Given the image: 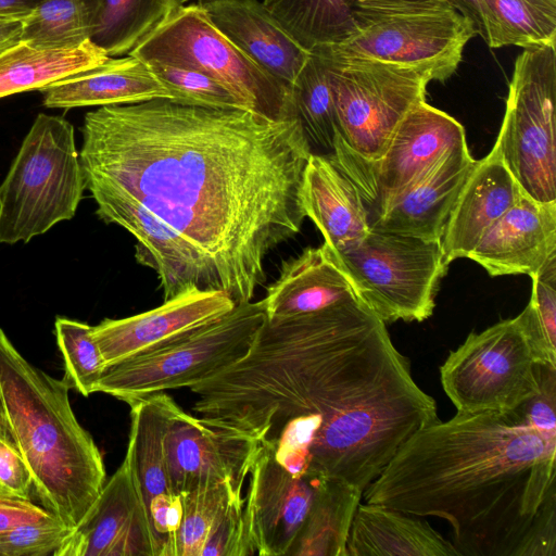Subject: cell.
Instances as JSON below:
<instances>
[{
    "mask_svg": "<svg viewBox=\"0 0 556 556\" xmlns=\"http://www.w3.org/2000/svg\"><path fill=\"white\" fill-rule=\"evenodd\" d=\"M85 180L118 189L182 235L236 304L265 281L269 252L301 231L312 148L298 118L170 99L85 115Z\"/></svg>",
    "mask_w": 556,
    "mask_h": 556,
    "instance_id": "6da1fadb",
    "label": "cell"
},
{
    "mask_svg": "<svg viewBox=\"0 0 556 556\" xmlns=\"http://www.w3.org/2000/svg\"><path fill=\"white\" fill-rule=\"evenodd\" d=\"M555 455L515 409L457 412L412 435L363 497L447 520L459 556H556Z\"/></svg>",
    "mask_w": 556,
    "mask_h": 556,
    "instance_id": "7a4b0ae2",
    "label": "cell"
},
{
    "mask_svg": "<svg viewBox=\"0 0 556 556\" xmlns=\"http://www.w3.org/2000/svg\"><path fill=\"white\" fill-rule=\"evenodd\" d=\"M68 384L29 363L0 328V407L41 506L75 528L99 496L103 457L71 406Z\"/></svg>",
    "mask_w": 556,
    "mask_h": 556,
    "instance_id": "3957f363",
    "label": "cell"
},
{
    "mask_svg": "<svg viewBox=\"0 0 556 556\" xmlns=\"http://www.w3.org/2000/svg\"><path fill=\"white\" fill-rule=\"evenodd\" d=\"M351 18L352 30L344 40L313 51L400 64L430 81L450 78L465 46L478 34L475 23L448 0H371L356 4Z\"/></svg>",
    "mask_w": 556,
    "mask_h": 556,
    "instance_id": "277c9868",
    "label": "cell"
},
{
    "mask_svg": "<svg viewBox=\"0 0 556 556\" xmlns=\"http://www.w3.org/2000/svg\"><path fill=\"white\" fill-rule=\"evenodd\" d=\"M85 189L73 125L38 114L0 185V242H28L73 218Z\"/></svg>",
    "mask_w": 556,
    "mask_h": 556,
    "instance_id": "5b68a950",
    "label": "cell"
},
{
    "mask_svg": "<svg viewBox=\"0 0 556 556\" xmlns=\"http://www.w3.org/2000/svg\"><path fill=\"white\" fill-rule=\"evenodd\" d=\"M265 317L262 300L236 304L224 316L160 349L106 367L98 392L128 403L191 388L242 357Z\"/></svg>",
    "mask_w": 556,
    "mask_h": 556,
    "instance_id": "8992f818",
    "label": "cell"
},
{
    "mask_svg": "<svg viewBox=\"0 0 556 556\" xmlns=\"http://www.w3.org/2000/svg\"><path fill=\"white\" fill-rule=\"evenodd\" d=\"M130 54L199 71L233 93L247 110L269 119L298 118L292 88L233 45L198 2L182 4Z\"/></svg>",
    "mask_w": 556,
    "mask_h": 556,
    "instance_id": "52a82bcc",
    "label": "cell"
},
{
    "mask_svg": "<svg viewBox=\"0 0 556 556\" xmlns=\"http://www.w3.org/2000/svg\"><path fill=\"white\" fill-rule=\"evenodd\" d=\"M333 254L358 299L382 321H422L431 316L448 265L440 240L370 227L357 245Z\"/></svg>",
    "mask_w": 556,
    "mask_h": 556,
    "instance_id": "ba28073f",
    "label": "cell"
},
{
    "mask_svg": "<svg viewBox=\"0 0 556 556\" xmlns=\"http://www.w3.org/2000/svg\"><path fill=\"white\" fill-rule=\"evenodd\" d=\"M555 100V46L523 49L493 148L520 191L542 203L556 202Z\"/></svg>",
    "mask_w": 556,
    "mask_h": 556,
    "instance_id": "9c48e42d",
    "label": "cell"
},
{
    "mask_svg": "<svg viewBox=\"0 0 556 556\" xmlns=\"http://www.w3.org/2000/svg\"><path fill=\"white\" fill-rule=\"evenodd\" d=\"M312 52L326 66L341 137L359 157L378 161L401 119L426 100L430 79L400 64Z\"/></svg>",
    "mask_w": 556,
    "mask_h": 556,
    "instance_id": "30bf717a",
    "label": "cell"
},
{
    "mask_svg": "<svg viewBox=\"0 0 556 556\" xmlns=\"http://www.w3.org/2000/svg\"><path fill=\"white\" fill-rule=\"evenodd\" d=\"M440 379L458 413L510 412L540 389L539 363L516 317L470 332Z\"/></svg>",
    "mask_w": 556,
    "mask_h": 556,
    "instance_id": "8fae6325",
    "label": "cell"
},
{
    "mask_svg": "<svg viewBox=\"0 0 556 556\" xmlns=\"http://www.w3.org/2000/svg\"><path fill=\"white\" fill-rule=\"evenodd\" d=\"M467 144L463 125L426 100L399 123L383 155L376 162L359 159L356 182L371 222L447 151Z\"/></svg>",
    "mask_w": 556,
    "mask_h": 556,
    "instance_id": "7c38bea8",
    "label": "cell"
},
{
    "mask_svg": "<svg viewBox=\"0 0 556 556\" xmlns=\"http://www.w3.org/2000/svg\"><path fill=\"white\" fill-rule=\"evenodd\" d=\"M86 189L102 220L137 239L135 257L157 273L164 301L193 288L215 290L202 256L182 235L118 189L93 181H86Z\"/></svg>",
    "mask_w": 556,
    "mask_h": 556,
    "instance_id": "4fadbf2b",
    "label": "cell"
},
{
    "mask_svg": "<svg viewBox=\"0 0 556 556\" xmlns=\"http://www.w3.org/2000/svg\"><path fill=\"white\" fill-rule=\"evenodd\" d=\"M127 404L130 430L125 456L147 509L155 556H175L181 500L169 482L165 440L178 404L166 392L138 397Z\"/></svg>",
    "mask_w": 556,
    "mask_h": 556,
    "instance_id": "5bb4252c",
    "label": "cell"
},
{
    "mask_svg": "<svg viewBox=\"0 0 556 556\" xmlns=\"http://www.w3.org/2000/svg\"><path fill=\"white\" fill-rule=\"evenodd\" d=\"M261 445L255 438L217 427L178 405L165 440L173 492L181 496L203 485L227 482L241 493Z\"/></svg>",
    "mask_w": 556,
    "mask_h": 556,
    "instance_id": "9a60e30c",
    "label": "cell"
},
{
    "mask_svg": "<svg viewBox=\"0 0 556 556\" xmlns=\"http://www.w3.org/2000/svg\"><path fill=\"white\" fill-rule=\"evenodd\" d=\"M242 520L253 555H287L313 502L319 478L296 476L262 444L250 469Z\"/></svg>",
    "mask_w": 556,
    "mask_h": 556,
    "instance_id": "2e32d148",
    "label": "cell"
},
{
    "mask_svg": "<svg viewBox=\"0 0 556 556\" xmlns=\"http://www.w3.org/2000/svg\"><path fill=\"white\" fill-rule=\"evenodd\" d=\"M236 306L225 292L193 288L148 312L104 319L91 327L105 368L160 349L230 312Z\"/></svg>",
    "mask_w": 556,
    "mask_h": 556,
    "instance_id": "e0dca14e",
    "label": "cell"
},
{
    "mask_svg": "<svg viewBox=\"0 0 556 556\" xmlns=\"http://www.w3.org/2000/svg\"><path fill=\"white\" fill-rule=\"evenodd\" d=\"M54 556H155L147 509L126 456Z\"/></svg>",
    "mask_w": 556,
    "mask_h": 556,
    "instance_id": "ac0fdd59",
    "label": "cell"
},
{
    "mask_svg": "<svg viewBox=\"0 0 556 556\" xmlns=\"http://www.w3.org/2000/svg\"><path fill=\"white\" fill-rule=\"evenodd\" d=\"M556 254V202H538L522 192L468 254L490 276L532 277Z\"/></svg>",
    "mask_w": 556,
    "mask_h": 556,
    "instance_id": "d6986e66",
    "label": "cell"
},
{
    "mask_svg": "<svg viewBox=\"0 0 556 556\" xmlns=\"http://www.w3.org/2000/svg\"><path fill=\"white\" fill-rule=\"evenodd\" d=\"M198 3L233 45L292 88L311 52L293 38L262 0H203Z\"/></svg>",
    "mask_w": 556,
    "mask_h": 556,
    "instance_id": "ffe728a7",
    "label": "cell"
},
{
    "mask_svg": "<svg viewBox=\"0 0 556 556\" xmlns=\"http://www.w3.org/2000/svg\"><path fill=\"white\" fill-rule=\"evenodd\" d=\"M475 163L467 144L447 151L381 212L371 222V227L440 240L453 204Z\"/></svg>",
    "mask_w": 556,
    "mask_h": 556,
    "instance_id": "44dd1931",
    "label": "cell"
},
{
    "mask_svg": "<svg viewBox=\"0 0 556 556\" xmlns=\"http://www.w3.org/2000/svg\"><path fill=\"white\" fill-rule=\"evenodd\" d=\"M521 193L494 148L467 176L440 239L446 264L468 256L484 232Z\"/></svg>",
    "mask_w": 556,
    "mask_h": 556,
    "instance_id": "7402d4cb",
    "label": "cell"
},
{
    "mask_svg": "<svg viewBox=\"0 0 556 556\" xmlns=\"http://www.w3.org/2000/svg\"><path fill=\"white\" fill-rule=\"evenodd\" d=\"M302 197L306 217L313 220L324 243L336 254L357 245L371 227L369 210L358 185L328 155H309Z\"/></svg>",
    "mask_w": 556,
    "mask_h": 556,
    "instance_id": "603a6c76",
    "label": "cell"
},
{
    "mask_svg": "<svg viewBox=\"0 0 556 556\" xmlns=\"http://www.w3.org/2000/svg\"><path fill=\"white\" fill-rule=\"evenodd\" d=\"M358 298L353 283L327 244L308 248L286 262L262 300L266 318L314 313Z\"/></svg>",
    "mask_w": 556,
    "mask_h": 556,
    "instance_id": "cb8c5ba5",
    "label": "cell"
},
{
    "mask_svg": "<svg viewBox=\"0 0 556 556\" xmlns=\"http://www.w3.org/2000/svg\"><path fill=\"white\" fill-rule=\"evenodd\" d=\"M43 104L52 109L128 104L170 99L146 62L127 54L58 80L39 90Z\"/></svg>",
    "mask_w": 556,
    "mask_h": 556,
    "instance_id": "d4e9b609",
    "label": "cell"
},
{
    "mask_svg": "<svg viewBox=\"0 0 556 556\" xmlns=\"http://www.w3.org/2000/svg\"><path fill=\"white\" fill-rule=\"evenodd\" d=\"M346 551L348 556H459L428 522L372 503H359Z\"/></svg>",
    "mask_w": 556,
    "mask_h": 556,
    "instance_id": "484cf974",
    "label": "cell"
},
{
    "mask_svg": "<svg viewBox=\"0 0 556 556\" xmlns=\"http://www.w3.org/2000/svg\"><path fill=\"white\" fill-rule=\"evenodd\" d=\"M363 490L321 478L306 517L291 544V556H348L346 543Z\"/></svg>",
    "mask_w": 556,
    "mask_h": 556,
    "instance_id": "4316f807",
    "label": "cell"
},
{
    "mask_svg": "<svg viewBox=\"0 0 556 556\" xmlns=\"http://www.w3.org/2000/svg\"><path fill=\"white\" fill-rule=\"evenodd\" d=\"M110 56L91 41L73 49H39L24 41L0 52V98L40 90L58 80L106 62Z\"/></svg>",
    "mask_w": 556,
    "mask_h": 556,
    "instance_id": "83f0119b",
    "label": "cell"
},
{
    "mask_svg": "<svg viewBox=\"0 0 556 556\" xmlns=\"http://www.w3.org/2000/svg\"><path fill=\"white\" fill-rule=\"evenodd\" d=\"M479 35L490 48L556 43V0H478Z\"/></svg>",
    "mask_w": 556,
    "mask_h": 556,
    "instance_id": "f1b7e54d",
    "label": "cell"
},
{
    "mask_svg": "<svg viewBox=\"0 0 556 556\" xmlns=\"http://www.w3.org/2000/svg\"><path fill=\"white\" fill-rule=\"evenodd\" d=\"M182 4V0H100L90 41L110 58L130 54Z\"/></svg>",
    "mask_w": 556,
    "mask_h": 556,
    "instance_id": "f546056e",
    "label": "cell"
},
{
    "mask_svg": "<svg viewBox=\"0 0 556 556\" xmlns=\"http://www.w3.org/2000/svg\"><path fill=\"white\" fill-rule=\"evenodd\" d=\"M371 0H262L307 51L337 45L352 30L353 8Z\"/></svg>",
    "mask_w": 556,
    "mask_h": 556,
    "instance_id": "4dcf8cb0",
    "label": "cell"
},
{
    "mask_svg": "<svg viewBox=\"0 0 556 556\" xmlns=\"http://www.w3.org/2000/svg\"><path fill=\"white\" fill-rule=\"evenodd\" d=\"M100 0H45L23 18L21 41L39 49H73L90 41Z\"/></svg>",
    "mask_w": 556,
    "mask_h": 556,
    "instance_id": "1f68e13d",
    "label": "cell"
},
{
    "mask_svg": "<svg viewBox=\"0 0 556 556\" xmlns=\"http://www.w3.org/2000/svg\"><path fill=\"white\" fill-rule=\"evenodd\" d=\"M296 117L312 148L331 154L339 132L331 86L321 58L311 52L292 86Z\"/></svg>",
    "mask_w": 556,
    "mask_h": 556,
    "instance_id": "d6a6232c",
    "label": "cell"
},
{
    "mask_svg": "<svg viewBox=\"0 0 556 556\" xmlns=\"http://www.w3.org/2000/svg\"><path fill=\"white\" fill-rule=\"evenodd\" d=\"M242 498L227 482L203 485L182 494L175 556H201L206 540L230 504Z\"/></svg>",
    "mask_w": 556,
    "mask_h": 556,
    "instance_id": "836d02e7",
    "label": "cell"
},
{
    "mask_svg": "<svg viewBox=\"0 0 556 556\" xmlns=\"http://www.w3.org/2000/svg\"><path fill=\"white\" fill-rule=\"evenodd\" d=\"M530 278V301L516 318L536 363L556 368V254Z\"/></svg>",
    "mask_w": 556,
    "mask_h": 556,
    "instance_id": "e575fe53",
    "label": "cell"
},
{
    "mask_svg": "<svg viewBox=\"0 0 556 556\" xmlns=\"http://www.w3.org/2000/svg\"><path fill=\"white\" fill-rule=\"evenodd\" d=\"M90 325L66 317H56L54 333L64 361L63 379L84 396L98 392L105 369L101 353L91 338Z\"/></svg>",
    "mask_w": 556,
    "mask_h": 556,
    "instance_id": "d590c367",
    "label": "cell"
},
{
    "mask_svg": "<svg viewBox=\"0 0 556 556\" xmlns=\"http://www.w3.org/2000/svg\"><path fill=\"white\" fill-rule=\"evenodd\" d=\"M146 63L166 88L170 100L184 104L247 110L233 93L199 71L155 61Z\"/></svg>",
    "mask_w": 556,
    "mask_h": 556,
    "instance_id": "8d00e7d4",
    "label": "cell"
},
{
    "mask_svg": "<svg viewBox=\"0 0 556 556\" xmlns=\"http://www.w3.org/2000/svg\"><path fill=\"white\" fill-rule=\"evenodd\" d=\"M73 529L55 516L14 527L0 533V556H54Z\"/></svg>",
    "mask_w": 556,
    "mask_h": 556,
    "instance_id": "74e56055",
    "label": "cell"
},
{
    "mask_svg": "<svg viewBox=\"0 0 556 556\" xmlns=\"http://www.w3.org/2000/svg\"><path fill=\"white\" fill-rule=\"evenodd\" d=\"M540 389L517 410L543 437L556 441V368L539 364Z\"/></svg>",
    "mask_w": 556,
    "mask_h": 556,
    "instance_id": "f35d334b",
    "label": "cell"
},
{
    "mask_svg": "<svg viewBox=\"0 0 556 556\" xmlns=\"http://www.w3.org/2000/svg\"><path fill=\"white\" fill-rule=\"evenodd\" d=\"M0 488L30 500L34 482L30 470L15 443L0 407Z\"/></svg>",
    "mask_w": 556,
    "mask_h": 556,
    "instance_id": "ab89813d",
    "label": "cell"
},
{
    "mask_svg": "<svg viewBox=\"0 0 556 556\" xmlns=\"http://www.w3.org/2000/svg\"><path fill=\"white\" fill-rule=\"evenodd\" d=\"M244 497L230 504L206 540L201 556H252L242 520Z\"/></svg>",
    "mask_w": 556,
    "mask_h": 556,
    "instance_id": "60d3db41",
    "label": "cell"
},
{
    "mask_svg": "<svg viewBox=\"0 0 556 556\" xmlns=\"http://www.w3.org/2000/svg\"><path fill=\"white\" fill-rule=\"evenodd\" d=\"M54 517L43 506L0 488V533L14 527Z\"/></svg>",
    "mask_w": 556,
    "mask_h": 556,
    "instance_id": "b9f144b4",
    "label": "cell"
},
{
    "mask_svg": "<svg viewBox=\"0 0 556 556\" xmlns=\"http://www.w3.org/2000/svg\"><path fill=\"white\" fill-rule=\"evenodd\" d=\"M23 30V18L0 15V52L18 43Z\"/></svg>",
    "mask_w": 556,
    "mask_h": 556,
    "instance_id": "7bdbcfd3",
    "label": "cell"
},
{
    "mask_svg": "<svg viewBox=\"0 0 556 556\" xmlns=\"http://www.w3.org/2000/svg\"><path fill=\"white\" fill-rule=\"evenodd\" d=\"M45 0H0V15L26 17Z\"/></svg>",
    "mask_w": 556,
    "mask_h": 556,
    "instance_id": "ee69618b",
    "label": "cell"
},
{
    "mask_svg": "<svg viewBox=\"0 0 556 556\" xmlns=\"http://www.w3.org/2000/svg\"><path fill=\"white\" fill-rule=\"evenodd\" d=\"M448 2L457 9L463 15L471 20L478 30L480 28V16H479V8L478 0H448Z\"/></svg>",
    "mask_w": 556,
    "mask_h": 556,
    "instance_id": "f6af8a7d",
    "label": "cell"
},
{
    "mask_svg": "<svg viewBox=\"0 0 556 556\" xmlns=\"http://www.w3.org/2000/svg\"><path fill=\"white\" fill-rule=\"evenodd\" d=\"M187 1H191V0H182L184 3ZM195 1L199 2V1H203V0H195Z\"/></svg>",
    "mask_w": 556,
    "mask_h": 556,
    "instance_id": "bcb514c9",
    "label": "cell"
}]
</instances>
